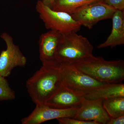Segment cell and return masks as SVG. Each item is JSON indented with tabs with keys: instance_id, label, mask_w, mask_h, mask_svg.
<instances>
[{
	"instance_id": "10",
	"label": "cell",
	"mask_w": 124,
	"mask_h": 124,
	"mask_svg": "<svg viewBox=\"0 0 124 124\" xmlns=\"http://www.w3.org/2000/svg\"><path fill=\"white\" fill-rule=\"evenodd\" d=\"M62 36V33L53 30H50L40 36L39 53L42 64L55 61V54Z\"/></svg>"
},
{
	"instance_id": "17",
	"label": "cell",
	"mask_w": 124,
	"mask_h": 124,
	"mask_svg": "<svg viewBox=\"0 0 124 124\" xmlns=\"http://www.w3.org/2000/svg\"><path fill=\"white\" fill-rule=\"evenodd\" d=\"M60 124H99L94 121H85L70 117H63L57 119Z\"/></svg>"
},
{
	"instance_id": "18",
	"label": "cell",
	"mask_w": 124,
	"mask_h": 124,
	"mask_svg": "<svg viewBox=\"0 0 124 124\" xmlns=\"http://www.w3.org/2000/svg\"><path fill=\"white\" fill-rule=\"evenodd\" d=\"M102 2L116 10L124 11V0H102Z\"/></svg>"
},
{
	"instance_id": "6",
	"label": "cell",
	"mask_w": 124,
	"mask_h": 124,
	"mask_svg": "<svg viewBox=\"0 0 124 124\" xmlns=\"http://www.w3.org/2000/svg\"><path fill=\"white\" fill-rule=\"evenodd\" d=\"M0 37L6 45V49L2 50L0 54V76L6 78L15 68L25 66L27 59L9 34L4 32Z\"/></svg>"
},
{
	"instance_id": "20",
	"label": "cell",
	"mask_w": 124,
	"mask_h": 124,
	"mask_svg": "<svg viewBox=\"0 0 124 124\" xmlns=\"http://www.w3.org/2000/svg\"><path fill=\"white\" fill-rule=\"evenodd\" d=\"M42 3L52 9L55 0H41Z\"/></svg>"
},
{
	"instance_id": "9",
	"label": "cell",
	"mask_w": 124,
	"mask_h": 124,
	"mask_svg": "<svg viewBox=\"0 0 124 124\" xmlns=\"http://www.w3.org/2000/svg\"><path fill=\"white\" fill-rule=\"evenodd\" d=\"M103 99L88 100L85 98L72 118L85 121H94L99 124H107L110 117L102 104Z\"/></svg>"
},
{
	"instance_id": "12",
	"label": "cell",
	"mask_w": 124,
	"mask_h": 124,
	"mask_svg": "<svg viewBox=\"0 0 124 124\" xmlns=\"http://www.w3.org/2000/svg\"><path fill=\"white\" fill-rule=\"evenodd\" d=\"M112 27L108 38L99 45L98 48L110 46L112 48L124 44V11L116 10L112 18Z\"/></svg>"
},
{
	"instance_id": "3",
	"label": "cell",
	"mask_w": 124,
	"mask_h": 124,
	"mask_svg": "<svg viewBox=\"0 0 124 124\" xmlns=\"http://www.w3.org/2000/svg\"><path fill=\"white\" fill-rule=\"evenodd\" d=\"M93 47L88 39L75 31L63 33L55 55L60 63L73 64L93 55Z\"/></svg>"
},
{
	"instance_id": "1",
	"label": "cell",
	"mask_w": 124,
	"mask_h": 124,
	"mask_svg": "<svg viewBox=\"0 0 124 124\" xmlns=\"http://www.w3.org/2000/svg\"><path fill=\"white\" fill-rule=\"evenodd\" d=\"M62 86L59 63L56 61L42 64L26 82L29 96L35 104L44 103Z\"/></svg>"
},
{
	"instance_id": "14",
	"label": "cell",
	"mask_w": 124,
	"mask_h": 124,
	"mask_svg": "<svg viewBox=\"0 0 124 124\" xmlns=\"http://www.w3.org/2000/svg\"><path fill=\"white\" fill-rule=\"evenodd\" d=\"M102 0H55L52 9L71 14L81 8Z\"/></svg>"
},
{
	"instance_id": "5",
	"label": "cell",
	"mask_w": 124,
	"mask_h": 124,
	"mask_svg": "<svg viewBox=\"0 0 124 124\" xmlns=\"http://www.w3.org/2000/svg\"><path fill=\"white\" fill-rule=\"evenodd\" d=\"M36 9L46 29L64 33L70 31L77 32L81 27V25L70 14L54 10L44 4L41 0L37 2Z\"/></svg>"
},
{
	"instance_id": "19",
	"label": "cell",
	"mask_w": 124,
	"mask_h": 124,
	"mask_svg": "<svg viewBox=\"0 0 124 124\" xmlns=\"http://www.w3.org/2000/svg\"><path fill=\"white\" fill-rule=\"evenodd\" d=\"M124 116L119 117H110L107 124H124Z\"/></svg>"
},
{
	"instance_id": "4",
	"label": "cell",
	"mask_w": 124,
	"mask_h": 124,
	"mask_svg": "<svg viewBox=\"0 0 124 124\" xmlns=\"http://www.w3.org/2000/svg\"><path fill=\"white\" fill-rule=\"evenodd\" d=\"M59 63L62 86L77 95L85 97L95 89L106 84L93 79L73 64Z\"/></svg>"
},
{
	"instance_id": "13",
	"label": "cell",
	"mask_w": 124,
	"mask_h": 124,
	"mask_svg": "<svg viewBox=\"0 0 124 124\" xmlns=\"http://www.w3.org/2000/svg\"><path fill=\"white\" fill-rule=\"evenodd\" d=\"M116 97H124V84H106L93 90L85 96L88 100L104 99Z\"/></svg>"
},
{
	"instance_id": "16",
	"label": "cell",
	"mask_w": 124,
	"mask_h": 124,
	"mask_svg": "<svg viewBox=\"0 0 124 124\" xmlns=\"http://www.w3.org/2000/svg\"><path fill=\"white\" fill-rule=\"evenodd\" d=\"M15 98V93L6 78L0 76V101L13 100Z\"/></svg>"
},
{
	"instance_id": "7",
	"label": "cell",
	"mask_w": 124,
	"mask_h": 124,
	"mask_svg": "<svg viewBox=\"0 0 124 124\" xmlns=\"http://www.w3.org/2000/svg\"><path fill=\"white\" fill-rule=\"evenodd\" d=\"M116 10L100 1L81 8L71 15L81 26L91 29L101 20L112 18Z\"/></svg>"
},
{
	"instance_id": "2",
	"label": "cell",
	"mask_w": 124,
	"mask_h": 124,
	"mask_svg": "<svg viewBox=\"0 0 124 124\" xmlns=\"http://www.w3.org/2000/svg\"><path fill=\"white\" fill-rule=\"evenodd\" d=\"M94 80L106 84L122 83L124 79V61H107L92 55L73 64Z\"/></svg>"
},
{
	"instance_id": "15",
	"label": "cell",
	"mask_w": 124,
	"mask_h": 124,
	"mask_svg": "<svg viewBox=\"0 0 124 124\" xmlns=\"http://www.w3.org/2000/svg\"><path fill=\"white\" fill-rule=\"evenodd\" d=\"M102 104L110 117L124 116V97H116L103 100Z\"/></svg>"
},
{
	"instance_id": "11",
	"label": "cell",
	"mask_w": 124,
	"mask_h": 124,
	"mask_svg": "<svg viewBox=\"0 0 124 124\" xmlns=\"http://www.w3.org/2000/svg\"><path fill=\"white\" fill-rule=\"evenodd\" d=\"M85 99L84 97L72 93L62 85L44 104L53 108L70 109L79 107Z\"/></svg>"
},
{
	"instance_id": "8",
	"label": "cell",
	"mask_w": 124,
	"mask_h": 124,
	"mask_svg": "<svg viewBox=\"0 0 124 124\" xmlns=\"http://www.w3.org/2000/svg\"><path fill=\"white\" fill-rule=\"evenodd\" d=\"M36 105L31 113L21 120L22 124H40L47 121L61 117H73L79 108L61 109L50 107L44 103Z\"/></svg>"
}]
</instances>
